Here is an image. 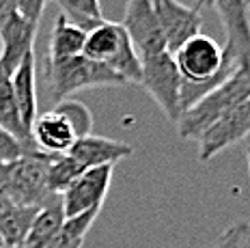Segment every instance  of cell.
I'll return each mask as SVG.
<instances>
[{"label": "cell", "instance_id": "obj_10", "mask_svg": "<svg viewBox=\"0 0 250 248\" xmlns=\"http://www.w3.org/2000/svg\"><path fill=\"white\" fill-rule=\"evenodd\" d=\"M211 7L216 9L218 18L225 28V54L229 61L250 59V20L246 0H211Z\"/></svg>", "mask_w": 250, "mask_h": 248}, {"label": "cell", "instance_id": "obj_12", "mask_svg": "<svg viewBox=\"0 0 250 248\" xmlns=\"http://www.w3.org/2000/svg\"><path fill=\"white\" fill-rule=\"evenodd\" d=\"M30 136H33L35 147L43 153H65L78 141L69 121L56 110L37 115L33 123V130H30Z\"/></svg>", "mask_w": 250, "mask_h": 248}, {"label": "cell", "instance_id": "obj_1", "mask_svg": "<svg viewBox=\"0 0 250 248\" xmlns=\"http://www.w3.org/2000/svg\"><path fill=\"white\" fill-rule=\"evenodd\" d=\"M246 97H250V59L239 61L235 69L220 84H216L194 106L188 108L175 123L177 132L186 141H196L207 127L213 125L222 115H227Z\"/></svg>", "mask_w": 250, "mask_h": 248}, {"label": "cell", "instance_id": "obj_26", "mask_svg": "<svg viewBox=\"0 0 250 248\" xmlns=\"http://www.w3.org/2000/svg\"><path fill=\"white\" fill-rule=\"evenodd\" d=\"M18 9H15V0H0V30L7 24H11L18 18Z\"/></svg>", "mask_w": 250, "mask_h": 248}, {"label": "cell", "instance_id": "obj_4", "mask_svg": "<svg viewBox=\"0 0 250 248\" xmlns=\"http://www.w3.org/2000/svg\"><path fill=\"white\" fill-rule=\"evenodd\" d=\"M173 59L181 80L192 84H218L237 65L227 59L225 45L203 33L188 39L177 52H173Z\"/></svg>", "mask_w": 250, "mask_h": 248}, {"label": "cell", "instance_id": "obj_3", "mask_svg": "<svg viewBox=\"0 0 250 248\" xmlns=\"http://www.w3.org/2000/svg\"><path fill=\"white\" fill-rule=\"evenodd\" d=\"M45 78L50 84L52 100L61 102L78 91L97 89V86H125V82L106 63L86 59L84 54L69 56L45 63Z\"/></svg>", "mask_w": 250, "mask_h": 248}, {"label": "cell", "instance_id": "obj_11", "mask_svg": "<svg viewBox=\"0 0 250 248\" xmlns=\"http://www.w3.org/2000/svg\"><path fill=\"white\" fill-rule=\"evenodd\" d=\"M71 158L80 164L82 170H88L93 166H104V164H117L121 160L132 156V145L114 141V138H106V136H97L95 132L82 136L71 145L69 151Z\"/></svg>", "mask_w": 250, "mask_h": 248}, {"label": "cell", "instance_id": "obj_8", "mask_svg": "<svg viewBox=\"0 0 250 248\" xmlns=\"http://www.w3.org/2000/svg\"><path fill=\"white\" fill-rule=\"evenodd\" d=\"M121 26L125 28L132 45L140 54V59L168 52L151 0H127Z\"/></svg>", "mask_w": 250, "mask_h": 248}, {"label": "cell", "instance_id": "obj_24", "mask_svg": "<svg viewBox=\"0 0 250 248\" xmlns=\"http://www.w3.org/2000/svg\"><path fill=\"white\" fill-rule=\"evenodd\" d=\"M26 151H33V149H28L24 143H20L13 134H9L4 127H0V164L24 156Z\"/></svg>", "mask_w": 250, "mask_h": 248}, {"label": "cell", "instance_id": "obj_25", "mask_svg": "<svg viewBox=\"0 0 250 248\" xmlns=\"http://www.w3.org/2000/svg\"><path fill=\"white\" fill-rule=\"evenodd\" d=\"M50 2H54V0H15V9H18V13L24 20H28L30 24H37L39 26L41 15H43L45 7Z\"/></svg>", "mask_w": 250, "mask_h": 248}, {"label": "cell", "instance_id": "obj_19", "mask_svg": "<svg viewBox=\"0 0 250 248\" xmlns=\"http://www.w3.org/2000/svg\"><path fill=\"white\" fill-rule=\"evenodd\" d=\"M97 216H100V209H88L84 214L65 218L48 248H82V242L91 231V227L95 225Z\"/></svg>", "mask_w": 250, "mask_h": 248}, {"label": "cell", "instance_id": "obj_6", "mask_svg": "<svg viewBox=\"0 0 250 248\" xmlns=\"http://www.w3.org/2000/svg\"><path fill=\"white\" fill-rule=\"evenodd\" d=\"M250 136V97L239 102L235 108L222 115L213 125L201 134L199 141V160L209 162L218 153H222L231 145L242 143Z\"/></svg>", "mask_w": 250, "mask_h": 248}, {"label": "cell", "instance_id": "obj_28", "mask_svg": "<svg viewBox=\"0 0 250 248\" xmlns=\"http://www.w3.org/2000/svg\"><path fill=\"white\" fill-rule=\"evenodd\" d=\"M194 4H196V7H201V9L203 7H211V0H196Z\"/></svg>", "mask_w": 250, "mask_h": 248}, {"label": "cell", "instance_id": "obj_21", "mask_svg": "<svg viewBox=\"0 0 250 248\" xmlns=\"http://www.w3.org/2000/svg\"><path fill=\"white\" fill-rule=\"evenodd\" d=\"M84 170L69 153H52L50 168H48V188L52 194H62L78 179Z\"/></svg>", "mask_w": 250, "mask_h": 248}, {"label": "cell", "instance_id": "obj_18", "mask_svg": "<svg viewBox=\"0 0 250 248\" xmlns=\"http://www.w3.org/2000/svg\"><path fill=\"white\" fill-rule=\"evenodd\" d=\"M0 127H4L9 134H13L20 143H24L28 149H37L33 143V136L26 132L22 117L18 110V102L13 95L11 76L4 69H0Z\"/></svg>", "mask_w": 250, "mask_h": 248}, {"label": "cell", "instance_id": "obj_27", "mask_svg": "<svg viewBox=\"0 0 250 248\" xmlns=\"http://www.w3.org/2000/svg\"><path fill=\"white\" fill-rule=\"evenodd\" d=\"M9 203H11V201H9L7 196H4V192H2V190H0V211H2L4 207H7Z\"/></svg>", "mask_w": 250, "mask_h": 248}, {"label": "cell", "instance_id": "obj_16", "mask_svg": "<svg viewBox=\"0 0 250 248\" xmlns=\"http://www.w3.org/2000/svg\"><path fill=\"white\" fill-rule=\"evenodd\" d=\"M84 39H86V30L76 26V24L69 22L62 13H59L54 24H52V30H50L48 61H61V59H69V56L82 54Z\"/></svg>", "mask_w": 250, "mask_h": 248}, {"label": "cell", "instance_id": "obj_14", "mask_svg": "<svg viewBox=\"0 0 250 248\" xmlns=\"http://www.w3.org/2000/svg\"><path fill=\"white\" fill-rule=\"evenodd\" d=\"M65 211H62L61 194H50L43 203L39 205L37 214L33 218V225L28 229V235L24 240L26 248H48V244L59 233L62 220H65Z\"/></svg>", "mask_w": 250, "mask_h": 248}, {"label": "cell", "instance_id": "obj_29", "mask_svg": "<svg viewBox=\"0 0 250 248\" xmlns=\"http://www.w3.org/2000/svg\"><path fill=\"white\" fill-rule=\"evenodd\" d=\"M246 162H248V175H250V145L246 147Z\"/></svg>", "mask_w": 250, "mask_h": 248}, {"label": "cell", "instance_id": "obj_9", "mask_svg": "<svg viewBox=\"0 0 250 248\" xmlns=\"http://www.w3.org/2000/svg\"><path fill=\"white\" fill-rule=\"evenodd\" d=\"M155 18L162 28L166 50L170 54L177 52L188 39L201 33L203 26V9L192 4H181L179 0H151Z\"/></svg>", "mask_w": 250, "mask_h": 248}, {"label": "cell", "instance_id": "obj_20", "mask_svg": "<svg viewBox=\"0 0 250 248\" xmlns=\"http://www.w3.org/2000/svg\"><path fill=\"white\" fill-rule=\"evenodd\" d=\"M59 4V9L69 22H74L76 26L91 30L93 26L102 22L104 13H102V2L100 0H54Z\"/></svg>", "mask_w": 250, "mask_h": 248}, {"label": "cell", "instance_id": "obj_22", "mask_svg": "<svg viewBox=\"0 0 250 248\" xmlns=\"http://www.w3.org/2000/svg\"><path fill=\"white\" fill-rule=\"evenodd\" d=\"M54 110L69 121V125L74 127L78 138L93 134V115L82 102L74 100V97H65V100L56 102Z\"/></svg>", "mask_w": 250, "mask_h": 248}, {"label": "cell", "instance_id": "obj_17", "mask_svg": "<svg viewBox=\"0 0 250 248\" xmlns=\"http://www.w3.org/2000/svg\"><path fill=\"white\" fill-rule=\"evenodd\" d=\"M39 207H24V205L9 203L0 211V240L4 248H22L33 225V218Z\"/></svg>", "mask_w": 250, "mask_h": 248}, {"label": "cell", "instance_id": "obj_5", "mask_svg": "<svg viewBox=\"0 0 250 248\" xmlns=\"http://www.w3.org/2000/svg\"><path fill=\"white\" fill-rule=\"evenodd\" d=\"M181 82L184 80H181L170 52L143 59L138 84L153 97V102L160 106V110L170 123L179 121L181 112H184L181 110Z\"/></svg>", "mask_w": 250, "mask_h": 248}, {"label": "cell", "instance_id": "obj_23", "mask_svg": "<svg viewBox=\"0 0 250 248\" xmlns=\"http://www.w3.org/2000/svg\"><path fill=\"white\" fill-rule=\"evenodd\" d=\"M248 235H250V222L248 220L233 222V225L227 227V229L216 237V242L207 248H244Z\"/></svg>", "mask_w": 250, "mask_h": 248}, {"label": "cell", "instance_id": "obj_13", "mask_svg": "<svg viewBox=\"0 0 250 248\" xmlns=\"http://www.w3.org/2000/svg\"><path fill=\"white\" fill-rule=\"evenodd\" d=\"M11 86L13 95L18 102V110L22 117V123L26 132L30 134L33 123L37 119V59H35V50L24 56V61L15 67L11 74Z\"/></svg>", "mask_w": 250, "mask_h": 248}, {"label": "cell", "instance_id": "obj_32", "mask_svg": "<svg viewBox=\"0 0 250 248\" xmlns=\"http://www.w3.org/2000/svg\"><path fill=\"white\" fill-rule=\"evenodd\" d=\"M22 248H26V246H22Z\"/></svg>", "mask_w": 250, "mask_h": 248}, {"label": "cell", "instance_id": "obj_31", "mask_svg": "<svg viewBox=\"0 0 250 248\" xmlns=\"http://www.w3.org/2000/svg\"><path fill=\"white\" fill-rule=\"evenodd\" d=\"M0 248H4V244H2V240H0Z\"/></svg>", "mask_w": 250, "mask_h": 248}, {"label": "cell", "instance_id": "obj_2", "mask_svg": "<svg viewBox=\"0 0 250 248\" xmlns=\"http://www.w3.org/2000/svg\"><path fill=\"white\" fill-rule=\"evenodd\" d=\"M52 153L39 149L0 164V190L11 203L24 207H39L52 194L48 188V168Z\"/></svg>", "mask_w": 250, "mask_h": 248}, {"label": "cell", "instance_id": "obj_7", "mask_svg": "<svg viewBox=\"0 0 250 248\" xmlns=\"http://www.w3.org/2000/svg\"><path fill=\"white\" fill-rule=\"evenodd\" d=\"M112 164H104V166H93L84 170L80 177L74 179L69 188L61 194L62 211L67 218L84 214L88 209H102L112 184Z\"/></svg>", "mask_w": 250, "mask_h": 248}, {"label": "cell", "instance_id": "obj_15", "mask_svg": "<svg viewBox=\"0 0 250 248\" xmlns=\"http://www.w3.org/2000/svg\"><path fill=\"white\" fill-rule=\"evenodd\" d=\"M125 28L121 26V22H108L102 20L97 26H93L91 30H86V39H84V48L82 54L91 61L97 63H106L117 54L119 45L125 39Z\"/></svg>", "mask_w": 250, "mask_h": 248}, {"label": "cell", "instance_id": "obj_30", "mask_svg": "<svg viewBox=\"0 0 250 248\" xmlns=\"http://www.w3.org/2000/svg\"><path fill=\"white\" fill-rule=\"evenodd\" d=\"M246 9H248V20H250V0H246Z\"/></svg>", "mask_w": 250, "mask_h": 248}]
</instances>
